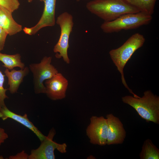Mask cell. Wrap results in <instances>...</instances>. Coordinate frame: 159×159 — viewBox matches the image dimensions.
I'll list each match as a JSON object with an SVG mask.
<instances>
[{
    "instance_id": "1",
    "label": "cell",
    "mask_w": 159,
    "mask_h": 159,
    "mask_svg": "<svg viewBox=\"0 0 159 159\" xmlns=\"http://www.w3.org/2000/svg\"><path fill=\"white\" fill-rule=\"evenodd\" d=\"M86 7L90 12L106 22L125 14L140 12L125 0H93L87 3Z\"/></svg>"
},
{
    "instance_id": "11",
    "label": "cell",
    "mask_w": 159,
    "mask_h": 159,
    "mask_svg": "<svg viewBox=\"0 0 159 159\" xmlns=\"http://www.w3.org/2000/svg\"><path fill=\"white\" fill-rule=\"evenodd\" d=\"M108 135L107 145L122 144L126 136V132L119 118L112 113L107 115Z\"/></svg>"
},
{
    "instance_id": "13",
    "label": "cell",
    "mask_w": 159,
    "mask_h": 159,
    "mask_svg": "<svg viewBox=\"0 0 159 159\" xmlns=\"http://www.w3.org/2000/svg\"><path fill=\"white\" fill-rule=\"evenodd\" d=\"M29 72V67H27L19 70L13 69L10 71L6 69L4 73L8 79V85L9 86L8 90L11 94H14L17 92L24 78L28 74Z\"/></svg>"
},
{
    "instance_id": "5",
    "label": "cell",
    "mask_w": 159,
    "mask_h": 159,
    "mask_svg": "<svg viewBox=\"0 0 159 159\" xmlns=\"http://www.w3.org/2000/svg\"><path fill=\"white\" fill-rule=\"evenodd\" d=\"M56 23L59 26L61 30L58 41L54 46L53 52L55 57L58 59L62 58L64 61L69 64L70 59L67 51L69 47V39L74 25L72 16L67 12H64L57 17Z\"/></svg>"
},
{
    "instance_id": "18",
    "label": "cell",
    "mask_w": 159,
    "mask_h": 159,
    "mask_svg": "<svg viewBox=\"0 0 159 159\" xmlns=\"http://www.w3.org/2000/svg\"><path fill=\"white\" fill-rule=\"evenodd\" d=\"M5 75L0 70V110L6 107L4 102L6 99L9 98L6 95V92L8 90L4 87Z\"/></svg>"
},
{
    "instance_id": "23",
    "label": "cell",
    "mask_w": 159,
    "mask_h": 159,
    "mask_svg": "<svg viewBox=\"0 0 159 159\" xmlns=\"http://www.w3.org/2000/svg\"><path fill=\"white\" fill-rule=\"evenodd\" d=\"M29 2H31L33 0H27ZM41 1H43L44 2V0H39Z\"/></svg>"
},
{
    "instance_id": "15",
    "label": "cell",
    "mask_w": 159,
    "mask_h": 159,
    "mask_svg": "<svg viewBox=\"0 0 159 159\" xmlns=\"http://www.w3.org/2000/svg\"><path fill=\"white\" fill-rule=\"evenodd\" d=\"M21 57L18 53L10 55L3 54L0 52V61L3 64V66L9 70H11L15 67L21 69L25 67V64L21 62Z\"/></svg>"
},
{
    "instance_id": "16",
    "label": "cell",
    "mask_w": 159,
    "mask_h": 159,
    "mask_svg": "<svg viewBox=\"0 0 159 159\" xmlns=\"http://www.w3.org/2000/svg\"><path fill=\"white\" fill-rule=\"evenodd\" d=\"M139 156L140 159H159V149L148 138L144 142Z\"/></svg>"
},
{
    "instance_id": "12",
    "label": "cell",
    "mask_w": 159,
    "mask_h": 159,
    "mask_svg": "<svg viewBox=\"0 0 159 159\" xmlns=\"http://www.w3.org/2000/svg\"><path fill=\"white\" fill-rule=\"evenodd\" d=\"M0 118L3 120L8 118H11L21 124L33 132L38 138L41 142L46 138L33 123L29 119L27 115H24L16 114L9 110L6 107L0 110Z\"/></svg>"
},
{
    "instance_id": "8",
    "label": "cell",
    "mask_w": 159,
    "mask_h": 159,
    "mask_svg": "<svg viewBox=\"0 0 159 159\" xmlns=\"http://www.w3.org/2000/svg\"><path fill=\"white\" fill-rule=\"evenodd\" d=\"M86 129V134L90 143L94 145H107L108 135L107 120L103 116H93Z\"/></svg>"
},
{
    "instance_id": "22",
    "label": "cell",
    "mask_w": 159,
    "mask_h": 159,
    "mask_svg": "<svg viewBox=\"0 0 159 159\" xmlns=\"http://www.w3.org/2000/svg\"><path fill=\"white\" fill-rule=\"evenodd\" d=\"M8 138V135L5 130L0 127V146Z\"/></svg>"
},
{
    "instance_id": "9",
    "label": "cell",
    "mask_w": 159,
    "mask_h": 159,
    "mask_svg": "<svg viewBox=\"0 0 159 159\" xmlns=\"http://www.w3.org/2000/svg\"><path fill=\"white\" fill-rule=\"evenodd\" d=\"M45 93L53 100H61L66 96L68 81L60 73L58 72L51 78L45 81Z\"/></svg>"
},
{
    "instance_id": "2",
    "label": "cell",
    "mask_w": 159,
    "mask_h": 159,
    "mask_svg": "<svg viewBox=\"0 0 159 159\" xmlns=\"http://www.w3.org/2000/svg\"><path fill=\"white\" fill-rule=\"evenodd\" d=\"M122 100L133 107L147 122L159 124V97L151 90L144 92L142 97L127 95L122 97Z\"/></svg>"
},
{
    "instance_id": "3",
    "label": "cell",
    "mask_w": 159,
    "mask_h": 159,
    "mask_svg": "<svg viewBox=\"0 0 159 159\" xmlns=\"http://www.w3.org/2000/svg\"><path fill=\"white\" fill-rule=\"evenodd\" d=\"M145 40L142 34L136 33L130 36L120 47L112 49L109 52L112 61L121 74L123 84L134 96L136 95L129 87L126 82L123 69L133 53L143 45Z\"/></svg>"
},
{
    "instance_id": "10",
    "label": "cell",
    "mask_w": 159,
    "mask_h": 159,
    "mask_svg": "<svg viewBox=\"0 0 159 159\" xmlns=\"http://www.w3.org/2000/svg\"><path fill=\"white\" fill-rule=\"evenodd\" d=\"M56 1V0H44L43 11L40 19L34 26L24 28L23 30L25 34L32 35L43 28L54 25Z\"/></svg>"
},
{
    "instance_id": "17",
    "label": "cell",
    "mask_w": 159,
    "mask_h": 159,
    "mask_svg": "<svg viewBox=\"0 0 159 159\" xmlns=\"http://www.w3.org/2000/svg\"><path fill=\"white\" fill-rule=\"evenodd\" d=\"M138 9L140 12L152 15L157 0H125Z\"/></svg>"
},
{
    "instance_id": "14",
    "label": "cell",
    "mask_w": 159,
    "mask_h": 159,
    "mask_svg": "<svg viewBox=\"0 0 159 159\" xmlns=\"http://www.w3.org/2000/svg\"><path fill=\"white\" fill-rule=\"evenodd\" d=\"M12 13L1 6L0 12V27L9 36L16 34L22 30V26L14 20Z\"/></svg>"
},
{
    "instance_id": "21",
    "label": "cell",
    "mask_w": 159,
    "mask_h": 159,
    "mask_svg": "<svg viewBox=\"0 0 159 159\" xmlns=\"http://www.w3.org/2000/svg\"><path fill=\"white\" fill-rule=\"evenodd\" d=\"M29 155L27 154L23 150L21 152L18 153L14 155H11L9 157L10 159H28Z\"/></svg>"
},
{
    "instance_id": "25",
    "label": "cell",
    "mask_w": 159,
    "mask_h": 159,
    "mask_svg": "<svg viewBox=\"0 0 159 159\" xmlns=\"http://www.w3.org/2000/svg\"><path fill=\"white\" fill-rule=\"evenodd\" d=\"M81 0H76L77 1H80Z\"/></svg>"
},
{
    "instance_id": "24",
    "label": "cell",
    "mask_w": 159,
    "mask_h": 159,
    "mask_svg": "<svg viewBox=\"0 0 159 159\" xmlns=\"http://www.w3.org/2000/svg\"><path fill=\"white\" fill-rule=\"evenodd\" d=\"M1 6L0 5V12L1 10Z\"/></svg>"
},
{
    "instance_id": "19",
    "label": "cell",
    "mask_w": 159,
    "mask_h": 159,
    "mask_svg": "<svg viewBox=\"0 0 159 159\" xmlns=\"http://www.w3.org/2000/svg\"><path fill=\"white\" fill-rule=\"evenodd\" d=\"M20 4L18 0H0V5L12 13L19 8Z\"/></svg>"
},
{
    "instance_id": "4",
    "label": "cell",
    "mask_w": 159,
    "mask_h": 159,
    "mask_svg": "<svg viewBox=\"0 0 159 159\" xmlns=\"http://www.w3.org/2000/svg\"><path fill=\"white\" fill-rule=\"evenodd\" d=\"M152 18V15L141 12L128 13L114 20L104 21L101 25L100 28L103 32L106 33L118 32L122 30L132 29L148 25Z\"/></svg>"
},
{
    "instance_id": "6",
    "label": "cell",
    "mask_w": 159,
    "mask_h": 159,
    "mask_svg": "<svg viewBox=\"0 0 159 159\" xmlns=\"http://www.w3.org/2000/svg\"><path fill=\"white\" fill-rule=\"evenodd\" d=\"M52 57H44L39 63L30 64L29 68L33 74L34 87L36 94L45 93L46 88L43 82L49 79L58 72L51 64Z\"/></svg>"
},
{
    "instance_id": "20",
    "label": "cell",
    "mask_w": 159,
    "mask_h": 159,
    "mask_svg": "<svg viewBox=\"0 0 159 159\" xmlns=\"http://www.w3.org/2000/svg\"><path fill=\"white\" fill-rule=\"evenodd\" d=\"M8 34L0 27V52L3 50Z\"/></svg>"
},
{
    "instance_id": "7",
    "label": "cell",
    "mask_w": 159,
    "mask_h": 159,
    "mask_svg": "<svg viewBox=\"0 0 159 159\" xmlns=\"http://www.w3.org/2000/svg\"><path fill=\"white\" fill-rule=\"evenodd\" d=\"M55 134V130L52 128L46 138L41 142L39 146L31 151L28 159H54V151L56 149L62 153H65L67 146L66 143L60 144L53 140Z\"/></svg>"
}]
</instances>
